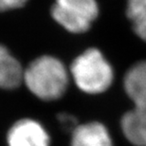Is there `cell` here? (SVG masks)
I'll return each instance as SVG.
<instances>
[{
    "label": "cell",
    "mask_w": 146,
    "mask_h": 146,
    "mask_svg": "<svg viewBox=\"0 0 146 146\" xmlns=\"http://www.w3.org/2000/svg\"><path fill=\"white\" fill-rule=\"evenodd\" d=\"M21 65L4 46L0 45V88L13 89L23 81Z\"/></svg>",
    "instance_id": "52a82bcc"
},
{
    "label": "cell",
    "mask_w": 146,
    "mask_h": 146,
    "mask_svg": "<svg viewBox=\"0 0 146 146\" xmlns=\"http://www.w3.org/2000/svg\"><path fill=\"white\" fill-rule=\"evenodd\" d=\"M98 14L96 0H55L51 9L55 21L72 33L88 31Z\"/></svg>",
    "instance_id": "277c9868"
},
{
    "label": "cell",
    "mask_w": 146,
    "mask_h": 146,
    "mask_svg": "<svg viewBox=\"0 0 146 146\" xmlns=\"http://www.w3.org/2000/svg\"><path fill=\"white\" fill-rule=\"evenodd\" d=\"M58 121H59V123L62 125V127L64 129L70 131V133L79 124L75 117L68 113L59 114V115H58Z\"/></svg>",
    "instance_id": "9c48e42d"
},
{
    "label": "cell",
    "mask_w": 146,
    "mask_h": 146,
    "mask_svg": "<svg viewBox=\"0 0 146 146\" xmlns=\"http://www.w3.org/2000/svg\"><path fill=\"white\" fill-rule=\"evenodd\" d=\"M7 146H51L50 136L39 121L21 119L11 125L6 137Z\"/></svg>",
    "instance_id": "5b68a950"
},
{
    "label": "cell",
    "mask_w": 146,
    "mask_h": 146,
    "mask_svg": "<svg viewBox=\"0 0 146 146\" xmlns=\"http://www.w3.org/2000/svg\"><path fill=\"white\" fill-rule=\"evenodd\" d=\"M70 146H115L108 129L99 121L78 124L71 132Z\"/></svg>",
    "instance_id": "8992f818"
},
{
    "label": "cell",
    "mask_w": 146,
    "mask_h": 146,
    "mask_svg": "<svg viewBox=\"0 0 146 146\" xmlns=\"http://www.w3.org/2000/svg\"><path fill=\"white\" fill-rule=\"evenodd\" d=\"M70 72L77 86L88 94L106 91L114 79L112 66L96 48L87 49L76 58Z\"/></svg>",
    "instance_id": "3957f363"
},
{
    "label": "cell",
    "mask_w": 146,
    "mask_h": 146,
    "mask_svg": "<svg viewBox=\"0 0 146 146\" xmlns=\"http://www.w3.org/2000/svg\"><path fill=\"white\" fill-rule=\"evenodd\" d=\"M29 90L43 101H55L66 92L68 74L57 58L44 55L33 61L23 73Z\"/></svg>",
    "instance_id": "7a4b0ae2"
},
{
    "label": "cell",
    "mask_w": 146,
    "mask_h": 146,
    "mask_svg": "<svg viewBox=\"0 0 146 146\" xmlns=\"http://www.w3.org/2000/svg\"><path fill=\"white\" fill-rule=\"evenodd\" d=\"M127 17L135 33L146 41V0H128Z\"/></svg>",
    "instance_id": "ba28073f"
},
{
    "label": "cell",
    "mask_w": 146,
    "mask_h": 146,
    "mask_svg": "<svg viewBox=\"0 0 146 146\" xmlns=\"http://www.w3.org/2000/svg\"><path fill=\"white\" fill-rule=\"evenodd\" d=\"M28 0H0V13L23 7Z\"/></svg>",
    "instance_id": "30bf717a"
},
{
    "label": "cell",
    "mask_w": 146,
    "mask_h": 146,
    "mask_svg": "<svg viewBox=\"0 0 146 146\" xmlns=\"http://www.w3.org/2000/svg\"><path fill=\"white\" fill-rule=\"evenodd\" d=\"M124 89L134 108L122 116V135L132 146H146V61L136 64L127 71Z\"/></svg>",
    "instance_id": "6da1fadb"
}]
</instances>
